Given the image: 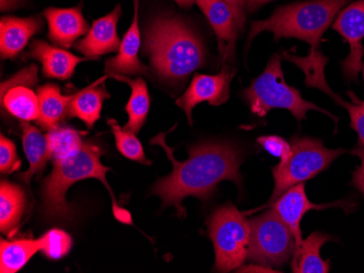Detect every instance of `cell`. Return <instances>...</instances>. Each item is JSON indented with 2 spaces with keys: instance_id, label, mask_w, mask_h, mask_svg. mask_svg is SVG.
I'll use <instances>...</instances> for the list:
<instances>
[{
  "instance_id": "cell-12",
  "label": "cell",
  "mask_w": 364,
  "mask_h": 273,
  "mask_svg": "<svg viewBox=\"0 0 364 273\" xmlns=\"http://www.w3.org/2000/svg\"><path fill=\"white\" fill-rule=\"evenodd\" d=\"M235 71L225 67L216 75L196 74L190 83L189 89L176 101L178 107L185 110L188 121L193 123L192 110L198 104L208 101L210 106H220L229 99L231 79Z\"/></svg>"
},
{
  "instance_id": "cell-4",
  "label": "cell",
  "mask_w": 364,
  "mask_h": 273,
  "mask_svg": "<svg viewBox=\"0 0 364 273\" xmlns=\"http://www.w3.org/2000/svg\"><path fill=\"white\" fill-rule=\"evenodd\" d=\"M351 0H308L284 6L271 17L251 24L247 45L262 32H272L278 40L298 38L308 43L310 52H320L325 30Z\"/></svg>"
},
{
  "instance_id": "cell-34",
  "label": "cell",
  "mask_w": 364,
  "mask_h": 273,
  "mask_svg": "<svg viewBox=\"0 0 364 273\" xmlns=\"http://www.w3.org/2000/svg\"><path fill=\"white\" fill-rule=\"evenodd\" d=\"M225 1L230 6L231 9L234 11L235 16H236L239 26L243 28L245 20V0H225Z\"/></svg>"
},
{
  "instance_id": "cell-24",
  "label": "cell",
  "mask_w": 364,
  "mask_h": 273,
  "mask_svg": "<svg viewBox=\"0 0 364 273\" xmlns=\"http://www.w3.org/2000/svg\"><path fill=\"white\" fill-rule=\"evenodd\" d=\"M40 116L36 120L45 130L56 128L63 118L68 117V108L73 96L61 95L60 89L55 84L38 87Z\"/></svg>"
},
{
  "instance_id": "cell-27",
  "label": "cell",
  "mask_w": 364,
  "mask_h": 273,
  "mask_svg": "<svg viewBox=\"0 0 364 273\" xmlns=\"http://www.w3.org/2000/svg\"><path fill=\"white\" fill-rule=\"evenodd\" d=\"M46 136L54 162L73 154L85 143L79 131L69 126H58L50 128Z\"/></svg>"
},
{
  "instance_id": "cell-20",
  "label": "cell",
  "mask_w": 364,
  "mask_h": 273,
  "mask_svg": "<svg viewBox=\"0 0 364 273\" xmlns=\"http://www.w3.org/2000/svg\"><path fill=\"white\" fill-rule=\"evenodd\" d=\"M107 77L98 79L95 83L77 91L73 96L68 108V117H77L89 128H93L100 117L105 99H109L105 87Z\"/></svg>"
},
{
  "instance_id": "cell-30",
  "label": "cell",
  "mask_w": 364,
  "mask_h": 273,
  "mask_svg": "<svg viewBox=\"0 0 364 273\" xmlns=\"http://www.w3.org/2000/svg\"><path fill=\"white\" fill-rule=\"evenodd\" d=\"M257 143L272 156L279 158L280 162H287L291 155L292 148L290 142H287L280 136H261L257 138Z\"/></svg>"
},
{
  "instance_id": "cell-37",
  "label": "cell",
  "mask_w": 364,
  "mask_h": 273,
  "mask_svg": "<svg viewBox=\"0 0 364 273\" xmlns=\"http://www.w3.org/2000/svg\"><path fill=\"white\" fill-rule=\"evenodd\" d=\"M19 3V0H1V10L6 11V10L12 9L16 7Z\"/></svg>"
},
{
  "instance_id": "cell-39",
  "label": "cell",
  "mask_w": 364,
  "mask_h": 273,
  "mask_svg": "<svg viewBox=\"0 0 364 273\" xmlns=\"http://www.w3.org/2000/svg\"><path fill=\"white\" fill-rule=\"evenodd\" d=\"M362 74H363V79H364V62H363V66H362Z\"/></svg>"
},
{
  "instance_id": "cell-2",
  "label": "cell",
  "mask_w": 364,
  "mask_h": 273,
  "mask_svg": "<svg viewBox=\"0 0 364 273\" xmlns=\"http://www.w3.org/2000/svg\"><path fill=\"white\" fill-rule=\"evenodd\" d=\"M103 150L93 142L87 140L83 145L65 158L54 162V169L45 179L42 187L43 215L50 221H68L73 216L65 194L75 183L85 179H97L103 182L112 199V213L122 223L132 224L129 211L118 206L112 187L106 180L109 168L102 165Z\"/></svg>"
},
{
  "instance_id": "cell-28",
  "label": "cell",
  "mask_w": 364,
  "mask_h": 273,
  "mask_svg": "<svg viewBox=\"0 0 364 273\" xmlns=\"http://www.w3.org/2000/svg\"><path fill=\"white\" fill-rule=\"evenodd\" d=\"M107 123L114 132L116 146L122 156L143 165H151L145 157L142 144L136 138V133L124 128H122L114 119H108Z\"/></svg>"
},
{
  "instance_id": "cell-35",
  "label": "cell",
  "mask_w": 364,
  "mask_h": 273,
  "mask_svg": "<svg viewBox=\"0 0 364 273\" xmlns=\"http://www.w3.org/2000/svg\"><path fill=\"white\" fill-rule=\"evenodd\" d=\"M238 272H280V271H276L275 269L261 266V264H250V266L239 268Z\"/></svg>"
},
{
  "instance_id": "cell-1",
  "label": "cell",
  "mask_w": 364,
  "mask_h": 273,
  "mask_svg": "<svg viewBox=\"0 0 364 273\" xmlns=\"http://www.w3.org/2000/svg\"><path fill=\"white\" fill-rule=\"evenodd\" d=\"M166 133H161L151 140L166 152L173 164L171 174L161 179L153 189V194L161 197L164 208L175 206L179 217H185V199L194 196L202 201L210 199L223 181H232L238 186L242 184L240 152L224 143H203L189 150V158L178 162L173 148L165 142Z\"/></svg>"
},
{
  "instance_id": "cell-21",
  "label": "cell",
  "mask_w": 364,
  "mask_h": 273,
  "mask_svg": "<svg viewBox=\"0 0 364 273\" xmlns=\"http://www.w3.org/2000/svg\"><path fill=\"white\" fill-rule=\"evenodd\" d=\"M22 142L24 152L28 162V170L22 173L21 179L30 183L36 174H41L46 167L47 162L52 158L47 136L28 122L21 124Z\"/></svg>"
},
{
  "instance_id": "cell-5",
  "label": "cell",
  "mask_w": 364,
  "mask_h": 273,
  "mask_svg": "<svg viewBox=\"0 0 364 273\" xmlns=\"http://www.w3.org/2000/svg\"><path fill=\"white\" fill-rule=\"evenodd\" d=\"M243 96L250 106L251 111L259 117H264L275 108H283L291 112L298 121H302L306 119V112L316 110L338 123V118L318 107L316 104L306 101L298 89L286 83L282 59L277 54L269 59L264 72L243 91Z\"/></svg>"
},
{
  "instance_id": "cell-32",
  "label": "cell",
  "mask_w": 364,
  "mask_h": 273,
  "mask_svg": "<svg viewBox=\"0 0 364 273\" xmlns=\"http://www.w3.org/2000/svg\"><path fill=\"white\" fill-rule=\"evenodd\" d=\"M38 66L36 65H31L28 68L23 69L19 73H16L14 77L7 79L6 82L1 84V91L10 89L12 87H18V85H26V87H33L38 83Z\"/></svg>"
},
{
  "instance_id": "cell-25",
  "label": "cell",
  "mask_w": 364,
  "mask_h": 273,
  "mask_svg": "<svg viewBox=\"0 0 364 273\" xmlns=\"http://www.w3.org/2000/svg\"><path fill=\"white\" fill-rule=\"evenodd\" d=\"M1 107L23 122L38 120L40 116L38 95L26 85L12 87L1 91Z\"/></svg>"
},
{
  "instance_id": "cell-16",
  "label": "cell",
  "mask_w": 364,
  "mask_h": 273,
  "mask_svg": "<svg viewBox=\"0 0 364 273\" xmlns=\"http://www.w3.org/2000/svg\"><path fill=\"white\" fill-rule=\"evenodd\" d=\"M26 59H36L42 63L43 74L49 79H68L77 65L91 58H81L44 40H34L26 52Z\"/></svg>"
},
{
  "instance_id": "cell-26",
  "label": "cell",
  "mask_w": 364,
  "mask_h": 273,
  "mask_svg": "<svg viewBox=\"0 0 364 273\" xmlns=\"http://www.w3.org/2000/svg\"><path fill=\"white\" fill-rule=\"evenodd\" d=\"M40 240L33 238L0 242V272L16 273L21 270L36 252H40Z\"/></svg>"
},
{
  "instance_id": "cell-29",
  "label": "cell",
  "mask_w": 364,
  "mask_h": 273,
  "mask_svg": "<svg viewBox=\"0 0 364 273\" xmlns=\"http://www.w3.org/2000/svg\"><path fill=\"white\" fill-rule=\"evenodd\" d=\"M41 252L49 260H60L70 252L73 240L63 230L53 229L38 238Z\"/></svg>"
},
{
  "instance_id": "cell-15",
  "label": "cell",
  "mask_w": 364,
  "mask_h": 273,
  "mask_svg": "<svg viewBox=\"0 0 364 273\" xmlns=\"http://www.w3.org/2000/svg\"><path fill=\"white\" fill-rule=\"evenodd\" d=\"M140 46L139 0H134V21L120 43L117 56L108 59L106 62L105 72L108 75H136L149 72V68L139 59Z\"/></svg>"
},
{
  "instance_id": "cell-8",
  "label": "cell",
  "mask_w": 364,
  "mask_h": 273,
  "mask_svg": "<svg viewBox=\"0 0 364 273\" xmlns=\"http://www.w3.org/2000/svg\"><path fill=\"white\" fill-rule=\"evenodd\" d=\"M249 222L251 235L247 260L272 269L289 262L296 248V238L275 209L272 208Z\"/></svg>"
},
{
  "instance_id": "cell-22",
  "label": "cell",
  "mask_w": 364,
  "mask_h": 273,
  "mask_svg": "<svg viewBox=\"0 0 364 273\" xmlns=\"http://www.w3.org/2000/svg\"><path fill=\"white\" fill-rule=\"evenodd\" d=\"M26 193L19 185L3 181L0 185V230L12 235L19 227L26 211Z\"/></svg>"
},
{
  "instance_id": "cell-6",
  "label": "cell",
  "mask_w": 364,
  "mask_h": 273,
  "mask_svg": "<svg viewBox=\"0 0 364 273\" xmlns=\"http://www.w3.org/2000/svg\"><path fill=\"white\" fill-rule=\"evenodd\" d=\"M290 145L292 152L287 162H279L272 168L275 187L267 206H271L290 187L304 183L326 170L334 160L347 152L343 148L328 150L323 145L322 140L299 136L291 138Z\"/></svg>"
},
{
  "instance_id": "cell-13",
  "label": "cell",
  "mask_w": 364,
  "mask_h": 273,
  "mask_svg": "<svg viewBox=\"0 0 364 273\" xmlns=\"http://www.w3.org/2000/svg\"><path fill=\"white\" fill-rule=\"evenodd\" d=\"M208 18L215 34L218 38V48L223 61L232 56L240 30H242L237 21L236 16L230 6L225 0H196Z\"/></svg>"
},
{
  "instance_id": "cell-31",
  "label": "cell",
  "mask_w": 364,
  "mask_h": 273,
  "mask_svg": "<svg viewBox=\"0 0 364 273\" xmlns=\"http://www.w3.org/2000/svg\"><path fill=\"white\" fill-rule=\"evenodd\" d=\"M20 168V160L14 143L1 134L0 138V171L10 174Z\"/></svg>"
},
{
  "instance_id": "cell-18",
  "label": "cell",
  "mask_w": 364,
  "mask_h": 273,
  "mask_svg": "<svg viewBox=\"0 0 364 273\" xmlns=\"http://www.w3.org/2000/svg\"><path fill=\"white\" fill-rule=\"evenodd\" d=\"M43 28L38 18L6 17L0 21V54L3 59L18 56L33 35Z\"/></svg>"
},
{
  "instance_id": "cell-11",
  "label": "cell",
  "mask_w": 364,
  "mask_h": 273,
  "mask_svg": "<svg viewBox=\"0 0 364 273\" xmlns=\"http://www.w3.org/2000/svg\"><path fill=\"white\" fill-rule=\"evenodd\" d=\"M271 206L291 230L296 238V248H298L304 240L300 224H301L302 218L308 211H324L327 208L339 207L343 209L346 213H349L355 211L357 203L350 199H341L334 203L322 204V205L312 204L306 196V185L304 183H300L287 189Z\"/></svg>"
},
{
  "instance_id": "cell-17",
  "label": "cell",
  "mask_w": 364,
  "mask_h": 273,
  "mask_svg": "<svg viewBox=\"0 0 364 273\" xmlns=\"http://www.w3.org/2000/svg\"><path fill=\"white\" fill-rule=\"evenodd\" d=\"M44 16L48 23L49 40L65 48L73 46L77 38L89 30L87 22L79 7L69 9L48 8L45 10Z\"/></svg>"
},
{
  "instance_id": "cell-10",
  "label": "cell",
  "mask_w": 364,
  "mask_h": 273,
  "mask_svg": "<svg viewBox=\"0 0 364 273\" xmlns=\"http://www.w3.org/2000/svg\"><path fill=\"white\" fill-rule=\"evenodd\" d=\"M333 30L343 36L350 46V54L341 62L347 82H357L363 66L364 0H355L341 10L333 24Z\"/></svg>"
},
{
  "instance_id": "cell-3",
  "label": "cell",
  "mask_w": 364,
  "mask_h": 273,
  "mask_svg": "<svg viewBox=\"0 0 364 273\" xmlns=\"http://www.w3.org/2000/svg\"><path fill=\"white\" fill-rule=\"evenodd\" d=\"M143 52L150 57L154 72L164 81L185 82L205 61L203 44L181 20L156 18L145 32Z\"/></svg>"
},
{
  "instance_id": "cell-14",
  "label": "cell",
  "mask_w": 364,
  "mask_h": 273,
  "mask_svg": "<svg viewBox=\"0 0 364 273\" xmlns=\"http://www.w3.org/2000/svg\"><path fill=\"white\" fill-rule=\"evenodd\" d=\"M120 14L122 7L118 5L107 16L94 21L87 36L75 45V48L91 59L119 50L122 42L118 38L117 23Z\"/></svg>"
},
{
  "instance_id": "cell-9",
  "label": "cell",
  "mask_w": 364,
  "mask_h": 273,
  "mask_svg": "<svg viewBox=\"0 0 364 273\" xmlns=\"http://www.w3.org/2000/svg\"><path fill=\"white\" fill-rule=\"evenodd\" d=\"M284 57L304 71V75H306V87L320 89L321 91L328 95L335 103L338 104L349 112L351 128L358 134V145L360 147H364V101L358 99V96L355 93L349 91L347 94L350 96L353 103H347L341 99V96L336 95L331 89L327 84L324 73L325 66L328 62V58L323 54H320L318 56L309 55L308 57H298L290 54L289 52H284Z\"/></svg>"
},
{
  "instance_id": "cell-33",
  "label": "cell",
  "mask_w": 364,
  "mask_h": 273,
  "mask_svg": "<svg viewBox=\"0 0 364 273\" xmlns=\"http://www.w3.org/2000/svg\"><path fill=\"white\" fill-rule=\"evenodd\" d=\"M351 154L359 157L361 160V165L353 172L351 185L355 187L360 193H362L364 197V147L355 148Z\"/></svg>"
},
{
  "instance_id": "cell-19",
  "label": "cell",
  "mask_w": 364,
  "mask_h": 273,
  "mask_svg": "<svg viewBox=\"0 0 364 273\" xmlns=\"http://www.w3.org/2000/svg\"><path fill=\"white\" fill-rule=\"evenodd\" d=\"M337 242V238L323 232H313L292 255L291 270L294 273H327L331 262L321 257V248L327 242Z\"/></svg>"
},
{
  "instance_id": "cell-36",
  "label": "cell",
  "mask_w": 364,
  "mask_h": 273,
  "mask_svg": "<svg viewBox=\"0 0 364 273\" xmlns=\"http://www.w3.org/2000/svg\"><path fill=\"white\" fill-rule=\"evenodd\" d=\"M269 1H273V0H245V7H247V11H255L257 8L269 3Z\"/></svg>"
},
{
  "instance_id": "cell-7",
  "label": "cell",
  "mask_w": 364,
  "mask_h": 273,
  "mask_svg": "<svg viewBox=\"0 0 364 273\" xmlns=\"http://www.w3.org/2000/svg\"><path fill=\"white\" fill-rule=\"evenodd\" d=\"M208 228L214 244L215 270L229 272L240 268L247 258L250 245V222L228 203L213 211Z\"/></svg>"
},
{
  "instance_id": "cell-38",
  "label": "cell",
  "mask_w": 364,
  "mask_h": 273,
  "mask_svg": "<svg viewBox=\"0 0 364 273\" xmlns=\"http://www.w3.org/2000/svg\"><path fill=\"white\" fill-rule=\"evenodd\" d=\"M177 1L178 5L182 6V7H190L196 3V0H175Z\"/></svg>"
},
{
  "instance_id": "cell-23",
  "label": "cell",
  "mask_w": 364,
  "mask_h": 273,
  "mask_svg": "<svg viewBox=\"0 0 364 273\" xmlns=\"http://www.w3.org/2000/svg\"><path fill=\"white\" fill-rule=\"evenodd\" d=\"M109 77L117 79L119 82L126 83L130 87L131 96L126 106L128 122L124 126V128L130 130L134 133H138L144 126L147 113L150 110V94H149L146 83L142 77L131 79L127 75L122 74H112Z\"/></svg>"
}]
</instances>
